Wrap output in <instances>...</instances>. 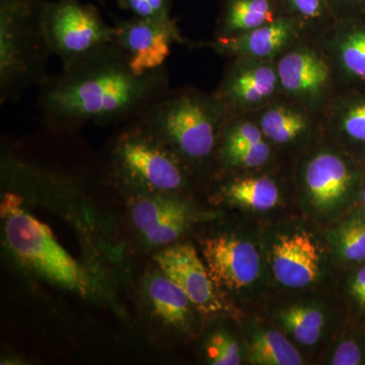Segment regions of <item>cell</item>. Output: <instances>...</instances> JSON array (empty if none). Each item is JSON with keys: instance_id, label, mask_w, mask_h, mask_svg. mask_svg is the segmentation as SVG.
I'll list each match as a JSON object with an SVG mask.
<instances>
[{"instance_id": "8", "label": "cell", "mask_w": 365, "mask_h": 365, "mask_svg": "<svg viewBox=\"0 0 365 365\" xmlns=\"http://www.w3.org/2000/svg\"><path fill=\"white\" fill-rule=\"evenodd\" d=\"M114 158L120 174L148 193L174 194L188 185V165L143 124L119 139Z\"/></svg>"}, {"instance_id": "13", "label": "cell", "mask_w": 365, "mask_h": 365, "mask_svg": "<svg viewBox=\"0 0 365 365\" xmlns=\"http://www.w3.org/2000/svg\"><path fill=\"white\" fill-rule=\"evenodd\" d=\"M158 268L187 294L199 313L215 316L225 306L202 257L191 244H173L155 256Z\"/></svg>"}, {"instance_id": "19", "label": "cell", "mask_w": 365, "mask_h": 365, "mask_svg": "<svg viewBox=\"0 0 365 365\" xmlns=\"http://www.w3.org/2000/svg\"><path fill=\"white\" fill-rule=\"evenodd\" d=\"M232 118V117H230ZM218 155L223 165L237 170L265 168L275 157V148L262 133L252 117H237L225 125Z\"/></svg>"}, {"instance_id": "9", "label": "cell", "mask_w": 365, "mask_h": 365, "mask_svg": "<svg viewBox=\"0 0 365 365\" xmlns=\"http://www.w3.org/2000/svg\"><path fill=\"white\" fill-rule=\"evenodd\" d=\"M44 26L50 50L63 68L115 43L114 26L106 23L97 7L79 0L47 1Z\"/></svg>"}, {"instance_id": "31", "label": "cell", "mask_w": 365, "mask_h": 365, "mask_svg": "<svg viewBox=\"0 0 365 365\" xmlns=\"http://www.w3.org/2000/svg\"><path fill=\"white\" fill-rule=\"evenodd\" d=\"M336 20L365 18V0H328Z\"/></svg>"}, {"instance_id": "15", "label": "cell", "mask_w": 365, "mask_h": 365, "mask_svg": "<svg viewBox=\"0 0 365 365\" xmlns=\"http://www.w3.org/2000/svg\"><path fill=\"white\" fill-rule=\"evenodd\" d=\"M342 90H365V18L336 20L321 43Z\"/></svg>"}, {"instance_id": "11", "label": "cell", "mask_w": 365, "mask_h": 365, "mask_svg": "<svg viewBox=\"0 0 365 365\" xmlns=\"http://www.w3.org/2000/svg\"><path fill=\"white\" fill-rule=\"evenodd\" d=\"M215 95L232 115L259 111L281 96L275 61L235 57Z\"/></svg>"}, {"instance_id": "5", "label": "cell", "mask_w": 365, "mask_h": 365, "mask_svg": "<svg viewBox=\"0 0 365 365\" xmlns=\"http://www.w3.org/2000/svg\"><path fill=\"white\" fill-rule=\"evenodd\" d=\"M0 209L7 244L24 264L61 287L88 294L90 280L85 270L56 241L52 230L23 208L20 196L6 193Z\"/></svg>"}, {"instance_id": "1", "label": "cell", "mask_w": 365, "mask_h": 365, "mask_svg": "<svg viewBox=\"0 0 365 365\" xmlns=\"http://www.w3.org/2000/svg\"><path fill=\"white\" fill-rule=\"evenodd\" d=\"M167 88L163 67L138 76L126 52L112 43L46 79L40 105L55 124H110L140 117Z\"/></svg>"}, {"instance_id": "21", "label": "cell", "mask_w": 365, "mask_h": 365, "mask_svg": "<svg viewBox=\"0 0 365 365\" xmlns=\"http://www.w3.org/2000/svg\"><path fill=\"white\" fill-rule=\"evenodd\" d=\"M245 346L250 364L302 365L304 359L299 348L277 326L248 319L245 326Z\"/></svg>"}, {"instance_id": "16", "label": "cell", "mask_w": 365, "mask_h": 365, "mask_svg": "<svg viewBox=\"0 0 365 365\" xmlns=\"http://www.w3.org/2000/svg\"><path fill=\"white\" fill-rule=\"evenodd\" d=\"M304 26L284 14L278 20L230 37H216L210 43L216 52L225 56L276 61L302 39Z\"/></svg>"}, {"instance_id": "14", "label": "cell", "mask_w": 365, "mask_h": 365, "mask_svg": "<svg viewBox=\"0 0 365 365\" xmlns=\"http://www.w3.org/2000/svg\"><path fill=\"white\" fill-rule=\"evenodd\" d=\"M186 201L173 194L150 193L134 199L131 218L144 239L155 246L175 244L195 220Z\"/></svg>"}, {"instance_id": "7", "label": "cell", "mask_w": 365, "mask_h": 365, "mask_svg": "<svg viewBox=\"0 0 365 365\" xmlns=\"http://www.w3.org/2000/svg\"><path fill=\"white\" fill-rule=\"evenodd\" d=\"M269 274L290 292L313 289L329 272L332 259L326 240L306 225L289 223L276 227L263 241Z\"/></svg>"}, {"instance_id": "30", "label": "cell", "mask_w": 365, "mask_h": 365, "mask_svg": "<svg viewBox=\"0 0 365 365\" xmlns=\"http://www.w3.org/2000/svg\"><path fill=\"white\" fill-rule=\"evenodd\" d=\"M118 4L133 16L170 21L172 0H118Z\"/></svg>"}, {"instance_id": "2", "label": "cell", "mask_w": 365, "mask_h": 365, "mask_svg": "<svg viewBox=\"0 0 365 365\" xmlns=\"http://www.w3.org/2000/svg\"><path fill=\"white\" fill-rule=\"evenodd\" d=\"M230 114L216 95L196 91L165 93L141 115L153 135L189 165L210 160L218 153Z\"/></svg>"}, {"instance_id": "26", "label": "cell", "mask_w": 365, "mask_h": 365, "mask_svg": "<svg viewBox=\"0 0 365 365\" xmlns=\"http://www.w3.org/2000/svg\"><path fill=\"white\" fill-rule=\"evenodd\" d=\"M325 361L331 365H365V327L347 319L326 353Z\"/></svg>"}, {"instance_id": "32", "label": "cell", "mask_w": 365, "mask_h": 365, "mask_svg": "<svg viewBox=\"0 0 365 365\" xmlns=\"http://www.w3.org/2000/svg\"><path fill=\"white\" fill-rule=\"evenodd\" d=\"M359 205L364 206L365 207V165L364 180H362L361 190H360Z\"/></svg>"}, {"instance_id": "23", "label": "cell", "mask_w": 365, "mask_h": 365, "mask_svg": "<svg viewBox=\"0 0 365 365\" xmlns=\"http://www.w3.org/2000/svg\"><path fill=\"white\" fill-rule=\"evenodd\" d=\"M284 14L279 0H223L216 37L249 32L272 23Z\"/></svg>"}, {"instance_id": "24", "label": "cell", "mask_w": 365, "mask_h": 365, "mask_svg": "<svg viewBox=\"0 0 365 365\" xmlns=\"http://www.w3.org/2000/svg\"><path fill=\"white\" fill-rule=\"evenodd\" d=\"M146 292L153 312L163 323L182 331L188 330L197 309L176 283L160 270L148 280Z\"/></svg>"}, {"instance_id": "6", "label": "cell", "mask_w": 365, "mask_h": 365, "mask_svg": "<svg viewBox=\"0 0 365 365\" xmlns=\"http://www.w3.org/2000/svg\"><path fill=\"white\" fill-rule=\"evenodd\" d=\"M201 254L220 294L244 302L258 295L267 282L269 269L263 242L241 232L206 237Z\"/></svg>"}, {"instance_id": "17", "label": "cell", "mask_w": 365, "mask_h": 365, "mask_svg": "<svg viewBox=\"0 0 365 365\" xmlns=\"http://www.w3.org/2000/svg\"><path fill=\"white\" fill-rule=\"evenodd\" d=\"M273 321L295 345L314 348L328 337L331 326L340 328L347 319L342 309L331 313L321 300L300 299L278 307L274 311Z\"/></svg>"}, {"instance_id": "4", "label": "cell", "mask_w": 365, "mask_h": 365, "mask_svg": "<svg viewBox=\"0 0 365 365\" xmlns=\"http://www.w3.org/2000/svg\"><path fill=\"white\" fill-rule=\"evenodd\" d=\"M364 165L327 141L304 155L297 176V193L304 215L330 227L359 205Z\"/></svg>"}, {"instance_id": "20", "label": "cell", "mask_w": 365, "mask_h": 365, "mask_svg": "<svg viewBox=\"0 0 365 365\" xmlns=\"http://www.w3.org/2000/svg\"><path fill=\"white\" fill-rule=\"evenodd\" d=\"M251 117L275 148H297L314 132V113L287 98H278Z\"/></svg>"}, {"instance_id": "3", "label": "cell", "mask_w": 365, "mask_h": 365, "mask_svg": "<svg viewBox=\"0 0 365 365\" xmlns=\"http://www.w3.org/2000/svg\"><path fill=\"white\" fill-rule=\"evenodd\" d=\"M47 0H0V100H19L43 83L50 55L44 26Z\"/></svg>"}, {"instance_id": "22", "label": "cell", "mask_w": 365, "mask_h": 365, "mask_svg": "<svg viewBox=\"0 0 365 365\" xmlns=\"http://www.w3.org/2000/svg\"><path fill=\"white\" fill-rule=\"evenodd\" d=\"M327 246L341 271L365 263V207L359 205L328 227Z\"/></svg>"}, {"instance_id": "10", "label": "cell", "mask_w": 365, "mask_h": 365, "mask_svg": "<svg viewBox=\"0 0 365 365\" xmlns=\"http://www.w3.org/2000/svg\"><path fill=\"white\" fill-rule=\"evenodd\" d=\"M281 96L314 114L325 111L337 93L332 62L321 45L295 43L276 60Z\"/></svg>"}, {"instance_id": "27", "label": "cell", "mask_w": 365, "mask_h": 365, "mask_svg": "<svg viewBox=\"0 0 365 365\" xmlns=\"http://www.w3.org/2000/svg\"><path fill=\"white\" fill-rule=\"evenodd\" d=\"M338 297L346 319L365 327V263L342 271Z\"/></svg>"}, {"instance_id": "28", "label": "cell", "mask_w": 365, "mask_h": 365, "mask_svg": "<svg viewBox=\"0 0 365 365\" xmlns=\"http://www.w3.org/2000/svg\"><path fill=\"white\" fill-rule=\"evenodd\" d=\"M285 14L292 16L304 30H324L336 21L328 0H279Z\"/></svg>"}, {"instance_id": "29", "label": "cell", "mask_w": 365, "mask_h": 365, "mask_svg": "<svg viewBox=\"0 0 365 365\" xmlns=\"http://www.w3.org/2000/svg\"><path fill=\"white\" fill-rule=\"evenodd\" d=\"M205 350L209 364L213 365L241 364L245 354L239 340L225 329H218L209 335Z\"/></svg>"}, {"instance_id": "12", "label": "cell", "mask_w": 365, "mask_h": 365, "mask_svg": "<svg viewBox=\"0 0 365 365\" xmlns=\"http://www.w3.org/2000/svg\"><path fill=\"white\" fill-rule=\"evenodd\" d=\"M114 28L115 43L128 55L129 66L138 76L163 68L173 44L182 42L174 20L133 16Z\"/></svg>"}, {"instance_id": "18", "label": "cell", "mask_w": 365, "mask_h": 365, "mask_svg": "<svg viewBox=\"0 0 365 365\" xmlns=\"http://www.w3.org/2000/svg\"><path fill=\"white\" fill-rule=\"evenodd\" d=\"M329 141L365 165V90H341L327 106Z\"/></svg>"}, {"instance_id": "25", "label": "cell", "mask_w": 365, "mask_h": 365, "mask_svg": "<svg viewBox=\"0 0 365 365\" xmlns=\"http://www.w3.org/2000/svg\"><path fill=\"white\" fill-rule=\"evenodd\" d=\"M228 201L239 207L268 212L281 204L282 192L278 182L266 175L242 176L228 182L225 188Z\"/></svg>"}]
</instances>
